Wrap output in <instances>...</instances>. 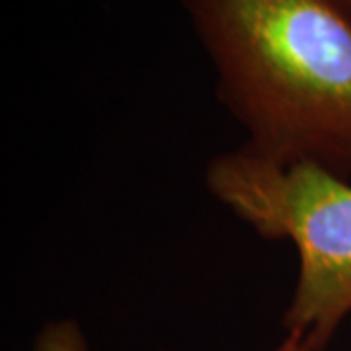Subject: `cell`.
Returning a JSON list of instances; mask_svg holds the SVG:
<instances>
[{"label": "cell", "instance_id": "obj_1", "mask_svg": "<svg viewBox=\"0 0 351 351\" xmlns=\"http://www.w3.org/2000/svg\"><path fill=\"white\" fill-rule=\"evenodd\" d=\"M258 151L351 180V16L336 0H180Z\"/></svg>", "mask_w": 351, "mask_h": 351}, {"label": "cell", "instance_id": "obj_2", "mask_svg": "<svg viewBox=\"0 0 351 351\" xmlns=\"http://www.w3.org/2000/svg\"><path fill=\"white\" fill-rule=\"evenodd\" d=\"M215 199L262 239L287 240L299 276L285 330L322 351L351 314V180L322 164L242 145L205 168Z\"/></svg>", "mask_w": 351, "mask_h": 351}, {"label": "cell", "instance_id": "obj_3", "mask_svg": "<svg viewBox=\"0 0 351 351\" xmlns=\"http://www.w3.org/2000/svg\"><path fill=\"white\" fill-rule=\"evenodd\" d=\"M32 351H90L82 328L73 318L49 320L36 336Z\"/></svg>", "mask_w": 351, "mask_h": 351}, {"label": "cell", "instance_id": "obj_4", "mask_svg": "<svg viewBox=\"0 0 351 351\" xmlns=\"http://www.w3.org/2000/svg\"><path fill=\"white\" fill-rule=\"evenodd\" d=\"M276 351H306L304 350V346H302V341L295 334H287L285 339L281 341V346L277 348Z\"/></svg>", "mask_w": 351, "mask_h": 351}, {"label": "cell", "instance_id": "obj_5", "mask_svg": "<svg viewBox=\"0 0 351 351\" xmlns=\"http://www.w3.org/2000/svg\"><path fill=\"white\" fill-rule=\"evenodd\" d=\"M336 2H338L339 6H341V8L351 16V0H336Z\"/></svg>", "mask_w": 351, "mask_h": 351}]
</instances>
